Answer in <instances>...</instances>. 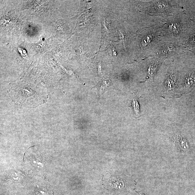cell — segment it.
Instances as JSON below:
<instances>
[{
	"label": "cell",
	"mask_w": 195,
	"mask_h": 195,
	"mask_svg": "<svg viewBox=\"0 0 195 195\" xmlns=\"http://www.w3.org/2000/svg\"><path fill=\"white\" fill-rule=\"evenodd\" d=\"M184 91L188 93L195 86V69L191 70L184 76L183 81Z\"/></svg>",
	"instance_id": "1"
},
{
	"label": "cell",
	"mask_w": 195,
	"mask_h": 195,
	"mask_svg": "<svg viewBox=\"0 0 195 195\" xmlns=\"http://www.w3.org/2000/svg\"><path fill=\"white\" fill-rule=\"evenodd\" d=\"M177 86V76L173 70L168 73L164 82V86L167 91H171L175 89Z\"/></svg>",
	"instance_id": "2"
},
{
	"label": "cell",
	"mask_w": 195,
	"mask_h": 195,
	"mask_svg": "<svg viewBox=\"0 0 195 195\" xmlns=\"http://www.w3.org/2000/svg\"><path fill=\"white\" fill-rule=\"evenodd\" d=\"M173 143L178 150L185 151L188 149L187 141L179 133H176L173 136Z\"/></svg>",
	"instance_id": "3"
},
{
	"label": "cell",
	"mask_w": 195,
	"mask_h": 195,
	"mask_svg": "<svg viewBox=\"0 0 195 195\" xmlns=\"http://www.w3.org/2000/svg\"><path fill=\"white\" fill-rule=\"evenodd\" d=\"M181 26L178 22L174 21L168 23L167 30L168 33L172 35H176L180 33L181 30Z\"/></svg>",
	"instance_id": "4"
},
{
	"label": "cell",
	"mask_w": 195,
	"mask_h": 195,
	"mask_svg": "<svg viewBox=\"0 0 195 195\" xmlns=\"http://www.w3.org/2000/svg\"><path fill=\"white\" fill-rule=\"evenodd\" d=\"M167 1H155L153 2V6L155 10L159 12L166 11L169 8V4Z\"/></svg>",
	"instance_id": "5"
},
{
	"label": "cell",
	"mask_w": 195,
	"mask_h": 195,
	"mask_svg": "<svg viewBox=\"0 0 195 195\" xmlns=\"http://www.w3.org/2000/svg\"><path fill=\"white\" fill-rule=\"evenodd\" d=\"M159 65V61L158 60L153 61L150 63L147 70V79L153 77L155 75Z\"/></svg>",
	"instance_id": "6"
},
{
	"label": "cell",
	"mask_w": 195,
	"mask_h": 195,
	"mask_svg": "<svg viewBox=\"0 0 195 195\" xmlns=\"http://www.w3.org/2000/svg\"><path fill=\"white\" fill-rule=\"evenodd\" d=\"M132 106L135 115L137 116L140 115V109L138 101L136 98L134 99L132 102Z\"/></svg>",
	"instance_id": "7"
},
{
	"label": "cell",
	"mask_w": 195,
	"mask_h": 195,
	"mask_svg": "<svg viewBox=\"0 0 195 195\" xmlns=\"http://www.w3.org/2000/svg\"><path fill=\"white\" fill-rule=\"evenodd\" d=\"M187 45L190 48H195V32L193 33L187 40Z\"/></svg>",
	"instance_id": "8"
},
{
	"label": "cell",
	"mask_w": 195,
	"mask_h": 195,
	"mask_svg": "<svg viewBox=\"0 0 195 195\" xmlns=\"http://www.w3.org/2000/svg\"><path fill=\"white\" fill-rule=\"evenodd\" d=\"M173 48L172 47H170L167 46L164 48H162L161 50L160 51V55H165L173 53Z\"/></svg>",
	"instance_id": "9"
},
{
	"label": "cell",
	"mask_w": 195,
	"mask_h": 195,
	"mask_svg": "<svg viewBox=\"0 0 195 195\" xmlns=\"http://www.w3.org/2000/svg\"><path fill=\"white\" fill-rule=\"evenodd\" d=\"M153 36L151 34H149L146 36L145 39L143 41L142 44L143 46H147L148 45L150 44L152 41Z\"/></svg>",
	"instance_id": "10"
},
{
	"label": "cell",
	"mask_w": 195,
	"mask_h": 195,
	"mask_svg": "<svg viewBox=\"0 0 195 195\" xmlns=\"http://www.w3.org/2000/svg\"><path fill=\"white\" fill-rule=\"evenodd\" d=\"M138 193H139V194L140 195H145L144 194V193H142V192H139Z\"/></svg>",
	"instance_id": "11"
}]
</instances>
